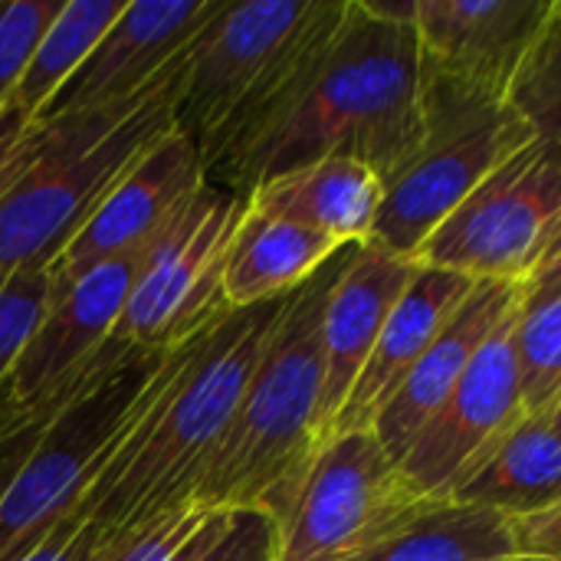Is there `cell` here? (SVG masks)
<instances>
[{
  "instance_id": "35",
  "label": "cell",
  "mask_w": 561,
  "mask_h": 561,
  "mask_svg": "<svg viewBox=\"0 0 561 561\" xmlns=\"http://www.w3.org/2000/svg\"><path fill=\"white\" fill-rule=\"evenodd\" d=\"M549 417H552V424H556V427H559V431H561V404H559V408H556V411H552V414H549Z\"/></svg>"
},
{
  "instance_id": "34",
  "label": "cell",
  "mask_w": 561,
  "mask_h": 561,
  "mask_svg": "<svg viewBox=\"0 0 561 561\" xmlns=\"http://www.w3.org/2000/svg\"><path fill=\"white\" fill-rule=\"evenodd\" d=\"M500 561H556V559H529V556H510V559H500Z\"/></svg>"
},
{
  "instance_id": "15",
  "label": "cell",
  "mask_w": 561,
  "mask_h": 561,
  "mask_svg": "<svg viewBox=\"0 0 561 561\" xmlns=\"http://www.w3.org/2000/svg\"><path fill=\"white\" fill-rule=\"evenodd\" d=\"M417 273L414 260L394 256L375 243H358L339 273L322 316V437L329 444L332 424L348 401L391 309Z\"/></svg>"
},
{
  "instance_id": "19",
  "label": "cell",
  "mask_w": 561,
  "mask_h": 561,
  "mask_svg": "<svg viewBox=\"0 0 561 561\" xmlns=\"http://www.w3.org/2000/svg\"><path fill=\"white\" fill-rule=\"evenodd\" d=\"M342 250L345 243L302 224L263 214L247 201L224 263L227 309H253L296 293Z\"/></svg>"
},
{
  "instance_id": "27",
  "label": "cell",
  "mask_w": 561,
  "mask_h": 561,
  "mask_svg": "<svg viewBox=\"0 0 561 561\" xmlns=\"http://www.w3.org/2000/svg\"><path fill=\"white\" fill-rule=\"evenodd\" d=\"M49 266L0 279V385L49 302Z\"/></svg>"
},
{
  "instance_id": "20",
  "label": "cell",
  "mask_w": 561,
  "mask_h": 561,
  "mask_svg": "<svg viewBox=\"0 0 561 561\" xmlns=\"http://www.w3.org/2000/svg\"><path fill=\"white\" fill-rule=\"evenodd\" d=\"M454 503L519 519L561 503V431L549 414H526L454 490Z\"/></svg>"
},
{
  "instance_id": "18",
  "label": "cell",
  "mask_w": 561,
  "mask_h": 561,
  "mask_svg": "<svg viewBox=\"0 0 561 561\" xmlns=\"http://www.w3.org/2000/svg\"><path fill=\"white\" fill-rule=\"evenodd\" d=\"M247 201L263 214L355 247L371 237L385 201V178L352 154H329L253 187Z\"/></svg>"
},
{
  "instance_id": "6",
  "label": "cell",
  "mask_w": 561,
  "mask_h": 561,
  "mask_svg": "<svg viewBox=\"0 0 561 561\" xmlns=\"http://www.w3.org/2000/svg\"><path fill=\"white\" fill-rule=\"evenodd\" d=\"M342 13L345 0H224L184 53L174 102L204 174L283 99Z\"/></svg>"
},
{
  "instance_id": "3",
  "label": "cell",
  "mask_w": 561,
  "mask_h": 561,
  "mask_svg": "<svg viewBox=\"0 0 561 561\" xmlns=\"http://www.w3.org/2000/svg\"><path fill=\"white\" fill-rule=\"evenodd\" d=\"M355 247L332 256L309 283L286 296L233 424L197 490L210 510H256L279 526L325 447L322 437V316L329 293Z\"/></svg>"
},
{
  "instance_id": "10",
  "label": "cell",
  "mask_w": 561,
  "mask_h": 561,
  "mask_svg": "<svg viewBox=\"0 0 561 561\" xmlns=\"http://www.w3.org/2000/svg\"><path fill=\"white\" fill-rule=\"evenodd\" d=\"M561 220V145L533 138L417 250L414 263L473 283H526Z\"/></svg>"
},
{
  "instance_id": "22",
  "label": "cell",
  "mask_w": 561,
  "mask_h": 561,
  "mask_svg": "<svg viewBox=\"0 0 561 561\" xmlns=\"http://www.w3.org/2000/svg\"><path fill=\"white\" fill-rule=\"evenodd\" d=\"M125 3L128 0H62L7 105L36 122L46 102L69 82L108 26L122 16Z\"/></svg>"
},
{
  "instance_id": "32",
  "label": "cell",
  "mask_w": 561,
  "mask_h": 561,
  "mask_svg": "<svg viewBox=\"0 0 561 561\" xmlns=\"http://www.w3.org/2000/svg\"><path fill=\"white\" fill-rule=\"evenodd\" d=\"M552 296H561V247L549 253L523 283V302H542Z\"/></svg>"
},
{
  "instance_id": "24",
  "label": "cell",
  "mask_w": 561,
  "mask_h": 561,
  "mask_svg": "<svg viewBox=\"0 0 561 561\" xmlns=\"http://www.w3.org/2000/svg\"><path fill=\"white\" fill-rule=\"evenodd\" d=\"M227 516V510H210L201 503L181 506L108 542L102 561H197L220 536Z\"/></svg>"
},
{
  "instance_id": "23",
  "label": "cell",
  "mask_w": 561,
  "mask_h": 561,
  "mask_svg": "<svg viewBox=\"0 0 561 561\" xmlns=\"http://www.w3.org/2000/svg\"><path fill=\"white\" fill-rule=\"evenodd\" d=\"M516 365L526 414H552L561 404V296L523 302L516 319Z\"/></svg>"
},
{
  "instance_id": "9",
  "label": "cell",
  "mask_w": 561,
  "mask_h": 561,
  "mask_svg": "<svg viewBox=\"0 0 561 561\" xmlns=\"http://www.w3.org/2000/svg\"><path fill=\"white\" fill-rule=\"evenodd\" d=\"M434 503L375 431L332 437L279 526V561H365Z\"/></svg>"
},
{
  "instance_id": "30",
  "label": "cell",
  "mask_w": 561,
  "mask_h": 561,
  "mask_svg": "<svg viewBox=\"0 0 561 561\" xmlns=\"http://www.w3.org/2000/svg\"><path fill=\"white\" fill-rule=\"evenodd\" d=\"M105 552H108L105 533L85 523L82 516H72L20 561H102Z\"/></svg>"
},
{
  "instance_id": "28",
  "label": "cell",
  "mask_w": 561,
  "mask_h": 561,
  "mask_svg": "<svg viewBox=\"0 0 561 561\" xmlns=\"http://www.w3.org/2000/svg\"><path fill=\"white\" fill-rule=\"evenodd\" d=\"M197 561H279V523L256 510H233Z\"/></svg>"
},
{
  "instance_id": "4",
  "label": "cell",
  "mask_w": 561,
  "mask_h": 561,
  "mask_svg": "<svg viewBox=\"0 0 561 561\" xmlns=\"http://www.w3.org/2000/svg\"><path fill=\"white\" fill-rule=\"evenodd\" d=\"M197 339L171 352H131L72 404L0 440V561L26 559L79 513Z\"/></svg>"
},
{
  "instance_id": "2",
  "label": "cell",
  "mask_w": 561,
  "mask_h": 561,
  "mask_svg": "<svg viewBox=\"0 0 561 561\" xmlns=\"http://www.w3.org/2000/svg\"><path fill=\"white\" fill-rule=\"evenodd\" d=\"M283 302L286 296L253 309H230L197 339L76 516L115 542L197 500Z\"/></svg>"
},
{
  "instance_id": "25",
  "label": "cell",
  "mask_w": 561,
  "mask_h": 561,
  "mask_svg": "<svg viewBox=\"0 0 561 561\" xmlns=\"http://www.w3.org/2000/svg\"><path fill=\"white\" fill-rule=\"evenodd\" d=\"M510 102L529 122L536 138L561 145V20L556 13L519 72Z\"/></svg>"
},
{
  "instance_id": "17",
  "label": "cell",
  "mask_w": 561,
  "mask_h": 561,
  "mask_svg": "<svg viewBox=\"0 0 561 561\" xmlns=\"http://www.w3.org/2000/svg\"><path fill=\"white\" fill-rule=\"evenodd\" d=\"M473 286L477 283L460 273L417 263V273L404 289V296L398 299V306L391 309L348 401L342 404L332 424L329 440L348 431H371L381 408L414 371V365L424 358L434 339L447 329V322L467 302Z\"/></svg>"
},
{
  "instance_id": "33",
  "label": "cell",
  "mask_w": 561,
  "mask_h": 561,
  "mask_svg": "<svg viewBox=\"0 0 561 561\" xmlns=\"http://www.w3.org/2000/svg\"><path fill=\"white\" fill-rule=\"evenodd\" d=\"M559 247H561V220H559V227H556V237H552V247H549V253H556ZM549 253H546V256H549ZM546 256H542V260H546Z\"/></svg>"
},
{
  "instance_id": "29",
  "label": "cell",
  "mask_w": 561,
  "mask_h": 561,
  "mask_svg": "<svg viewBox=\"0 0 561 561\" xmlns=\"http://www.w3.org/2000/svg\"><path fill=\"white\" fill-rule=\"evenodd\" d=\"M43 135H46L43 122H33L10 105L0 108V191L36 158Z\"/></svg>"
},
{
  "instance_id": "31",
  "label": "cell",
  "mask_w": 561,
  "mask_h": 561,
  "mask_svg": "<svg viewBox=\"0 0 561 561\" xmlns=\"http://www.w3.org/2000/svg\"><path fill=\"white\" fill-rule=\"evenodd\" d=\"M513 526V542H516V556H529V559H556L561 561V503L510 519Z\"/></svg>"
},
{
  "instance_id": "16",
  "label": "cell",
  "mask_w": 561,
  "mask_h": 561,
  "mask_svg": "<svg viewBox=\"0 0 561 561\" xmlns=\"http://www.w3.org/2000/svg\"><path fill=\"white\" fill-rule=\"evenodd\" d=\"M519 302L523 283H477L467 302L447 322V329L401 381V388L391 394V401L371 424L375 437L398 463L417 440V434L427 427V421L440 411V404L454 394L483 342Z\"/></svg>"
},
{
  "instance_id": "1",
  "label": "cell",
  "mask_w": 561,
  "mask_h": 561,
  "mask_svg": "<svg viewBox=\"0 0 561 561\" xmlns=\"http://www.w3.org/2000/svg\"><path fill=\"white\" fill-rule=\"evenodd\" d=\"M424 135V62L411 3L345 0L342 20L312 49L283 99L207 174L237 194L352 154L385 184Z\"/></svg>"
},
{
  "instance_id": "7",
  "label": "cell",
  "mask_w": 561,
  "mask_h": 561,
  "mask_svg": "<svg viewBox=\"0 0 561 561\" xmlns=\"http://www.w3.org/2000/svg\"><path fill=\"white\" fill-rule=\"evenodd\" d=\"M533 138L510 99L424 69V135L388 178L368 243L414 260L427 237Z\"/></svg>"
},
{
  "instance_id": "11",
  "label": "cell",
  "mask_w": 561,
  "mask_h": 561,
  "mask_svg": "<svg viewBox=\"0 0 561 561\" xmlns=\"http://www.w3.org/2000/svg\"><path fill=\"white\" fill-rule=\"evenodd\" d=\"M519 309L523 302L496 325L454 394L401 457V470L427 500H450L490 450L526 417L516 365Z\"/></svg>"
},
{
  "instance_id": "5",
  "label": "cell",
  "mask_w": 561,
  "mask_h": 561,
  "mask_svg": "<svg viewBox=\"0 0 561 561\" xmlns=\"http://www.w3.org/2000/svg\"><path fill=\"white\" fill-rule=\"evenodd\" d=\"M181 66L138 99L43 122L36 158L0 191V279L53 266L122 174L174 131Z\"/></svg>"
},
{
  "instance_id": "14",
  "label": "cell",
  "mask_w": 561,
  "mask_h": 561,
  "mask_svg": "<svg viewBox=\"0 0 561 561\" xmlns=\"http://www.w3.org/2000/svg\"><path fill=\"white\" fill-rule=\"evenodd\" d=\"M556 0H411L421 62L431 72L510 99Z\"/></svg>"
},
{
  "instance_id": "21",
  "label": "cell",
  "mask_w": 561,
  "mask_h": 561,
  "mask_svg": "<svg viewBox=\"0 0 561 561\" xmlns=\"http://www.w3.org/2000/svg\"><path fill=\"white\" fill-rule=\"evenodd\" d=\"M510 556H516V542L503 513L440 500L365 561H500Z\"/></svg>"
},
{
  "instance_id": "8",
  "label": "cell",
  "mask_w": 561,
  "mask_h": 561,
  "mask_svg": "<svg viewBox=\"0 0 561 561\" xmlns=\"http://www.w3.org/2000/svg\"><path fill=\"white\" fill-rule=\"evenodd\" d=\"M243 210L247 194L204 181L148 247L108 339L141 352H171L227 316L224 263Z\"/></svg>"
},
{
  "instance_id": "36",
  "label": "cell",
  "mask_w": 561,
  "mask_h": 561,
  "mask_svg": "<svg viewBox=\"0 0 561 561\" xmlns=\"http://www.w3.org/2000/svg\"><path fill=\"white\" fill-rule=\"evenodd\" d=\"M556 16L561 20V0H556Z\"/></svg>"
},
{
  "instance_id": "12",
  "label": "cell",
  "mask_w": 561,
  "mask_h": 561,
  "mask_svg": "<svg viewBox=\"0 0 561 561\" xmlns=\"http://www.w3.org/2000/svg\"><path fill=\"white\" fill-rule=\"evenodd\" d=\"M220 7L224 0H128L36 122L102 112L154 89L181 66L191 39Z\"/></svg>"
},
{
  "instance_id": "26",
  "label": "cell",
  "mask_w": 561,
  "mask_h": 561,
  "mask_svg": "<svg viewBox=\"0 0 561 561\" xmlns=\"http://www.w3.org/2000/svg\"><path fill=\"white\" fill-rule=\"evenodd\" d=\"M62 0H3L0 3V108L23 79L36 43L59 13Z\"/></svg>"
},
{
  "instance_id": "13",
  "label": "cell",
  "mask_w": 561,
  "mask_h": 561,
  "mask_svg": "<svg viewBox=\"0 0 561 561\" xmlns=\"http://www.w3.org/2000/svg\"><path fill=\"white\" fill-rule=\"evenodd\" d=\"M204 181L194 141L178 128L168 131L105 194L99 210L49 266V283L66 286L102 263L151 247Z\"/></svg>"
}]
</instances>
